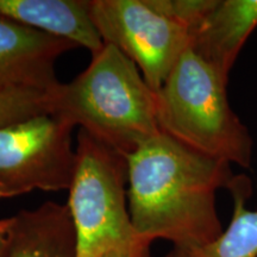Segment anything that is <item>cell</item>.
Masks as SVG:
<instances>
[{
	"label": "cell",
	"mask_w": 257,
	"mask_h": 257,
	"mask_svg": "<svg viewBox=\"0 0 257 257\" xmlns=\"http://www.w3.org/2000/svg\"><path fill=\"white\" fill-rule=\"evenodd\" d=\"M127 205L137 236L195 248L223 233L216 195L237 175L231 163L199 153L160 131L126 156Z\"/></svg>",
	"instance_id": "6da1fadb"
},
{
	"label": "cell",
	"mask_w": 257,
	"mask_h": 257,
	"mask_svg": "<svg viewBox=\"0 0 257 257\" xmlns=\"http://www.w3.org/2000/svg\"><path fill=\"white\" fill-rule=\"evenodd\" d=\"M51 113L125 156L161 131L156 93L136 64L108 43L83 72L51 92Z\"/></svg>",
	"instance_id": "7a4b0ae2"
},
{
	"label": "cell",
	"mask_w": 257,
	"mask_h": 257,
	"mask_svg": "<svg viewBox=\"0 0 257 257\" xmlns=\"http://www.w3.org/2000/svg\"><path fill=\"white\" fill-rule=\"evenodd\" d=\"M227 83L229 78L188 48L156 92L157 123L185 146L249 169L252 137L230 106Z\"/></svg>",
	"instance_id": "3957f363"
},
{
	"label": "cell",
	"mask_w": 257,
	"mask_h": 257,
	"mask_svg": "<svg viewBox=\"0 0 257 257\" xmlns=\"http://www.w3.org/2000/svg\"><path fill=\"white\" fill-rule=\"evenodd\" d=\"M69 186L76 257H99L140 238L127 205L126 156L80 128Z\"/></svg>",
	"instance_id": "277c9868"
},
{
	"label": "cell",
	"mask_w": 257,
	"mask_h": 257,
	"mask_svg": "<svg viewBox=\"0 0 257 257\" xmlns=\"http://www.w3.org/2000/svg\"><path fill=\"white\" fill-rule=\"evenodd\" d=\"M73 130L50 112L0 126V199L69 189L76 160Z\"/></svg>",
	"instance_id": "5b68a950"
},
{
	"label": "cell",
	"mask_w": 257,
	"mask_h": 257,
	"mask_svg": "<svg viewBox=\"0 0 257 257\" xmlns=\"http://www.w3.org/2000/svg\"><path fill=\"white\" fill-rule=\"evenodd\" d=\"M91 16L104 43L133 61L155 93L191 48L188 29L157 12L147 0H92Z\"/></svg>",
	"instance_id": "8992f818"
},
{
	"label": "cell",
	"mask_w": 257,
	"mask_h": 257,
	"mask_svg": "<svg viewBox=\"0 0 257 257\" xmlns=\"http://www.w3.org/2000/svg\"><path fill=\"white\" fill-rule=\"evenodd\" d=\"M78 48L72 42L0 16V93H51L60 85L56 61Z\"/></svg>",
	"instance_id": "52a82bcc"
},
{
	"label": "cell",
	"mask_w": 257,
	"mask_h": 257,
	"mask_svg": "<svg viewBox=\"0 0 257 257\" xmlns=\"http://www.w3.org/2000/svg\"><path fill=\"white\" fill-rule=\"evenodd\" d=\"M89 0H0V16L59 38L93 54L104 41L91 16Z\"/></svg>",
	"instance_id": "ba28073f"
},
{
	"label": "cell",
	"mask_w": 257,
	"mask_h": 257,
	"mask_svg": "<svg viewBox=\"0 0 257 257\" xmlns=\"http://www.w3.org/2000/svg\"><path fill=\"white\" fill-rule=\"evenodd\" d=\"M256 28L257 0H217L191 34V48L229 78L240 50Z\"/></svg>",
	"instance_id": "9c48e42d"
},
{
	"label": "cell",
	"mask_w": 257,
	"mask_h": 257,
	"mask_svg": "<svg viewBox=\"0 0 257 257\" xmlns=\"http://www.w3.org/2000/svg\"><path fill=\"white\" fill-rule=\"evenodd\" d=\"M5 257H76V236L69 208L46 201L12 216Z\"/></svg>",
	"instance_id": "30bf717a"
},
{
	"label": "cell",
	"mask_w": 257,
	"mask_h": 257,
	"mask_svg": "<svg viewBox=\"0 0 257 257\" xmlns=\"http://www.w3.org/2000/svg\"><path fill=\"white\" fill-rule=\"evenodd\" d=\"M229 192L233 212L226 230L207 245L173 248L166 257H257V211L245 207L251 195V182L245 175L236 176Z\"/></svg>",
	"instance_id": "8fae6325"
},
{
	"label": "cell",
	"mask_w": 257,
	"mask_h": 257,
	"mask_svg": "<svg viewBox=\"0 0 257 257\" xmlns=\"http://www.w3.org/2000/svg\"><path fill=\"white\" fill-rule=\"evenodd\" d=\"M47 112L51 113V93L36 91L0 93V126Z\"/></svg>",
	"instance_id": "7c38bea8"
},
{
	"label": "cell",
	"mask_w": 257,
	"mask_h": 257,
	"mask_svg": "<svg viewBox=\"0 0 257 257\" xmlns=\"http://www.w3.org/2000/svg\"><path fill=\"white\" fill-rule=\"evenodd\" d=\"M148 4L166 17L184 25L192 32L202 23L217 0H147Z\"/></svg>",
	"instance_id": "4fadbf2b"
},
{
	"label": "cell",
	"mask_w": 257,
	"mask_h": 257,
	"mask_svg": "<svg viewBox=\"0 0 257 257\" xmlns=\"http://www.w3.org/2000/svg\"><path fill=\"white\" fill-rule=\"evenodd\" d=\"M152 242L144 238H138L135 242L124 246L112 249L99 257H153Z\"/></svg>",
	"instance_id": "5bb4252c"
},
{
	"label": "cell",
	"mask_w": 257,
	"mask_h": 257,
	"mask_svg": "<svg viewBox=\"0 0 257 257\" xmlns=\"http://www.w3.org/2000/svg\"><path fill=\"white\" fill-rule=\"evenodd\" d=\"M14 218H5L0 220V257H5L8 252L10 239H11V229Z\"/></svg>",
	"instance_id": "9a60e30c"
}]
</instances>
